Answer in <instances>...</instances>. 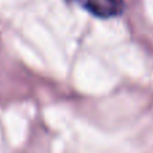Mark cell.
Returning <instances> with one entry per match:
<instances>
[{
    "instance_id": "1",
    "label": "cell",
    "mask_w": 153,
    "mask_h": 153,
    "mask_svg": "<svg viewBox=\"0 0 153 153\" xmlns=\"http://www.w3.org/2000/svg\"><path fill=\"white\" fill-rule=\"evenodd\" d=\"M84 10L98 18H114L122 12L119 0H75Z\"/></svg>"
}]
</instances>
